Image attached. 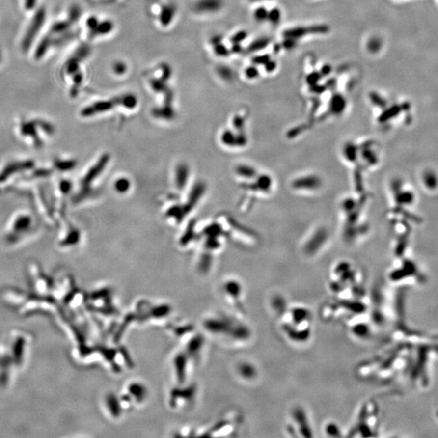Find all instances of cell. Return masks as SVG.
Masks as SVG:
<instances>
[{
    "label": "cell",
    "mask_w": 438,
    "mask_h": 438,
    "mask_svg": "<svg viewBox=\"0 0 438 438\" xmlns=\"http://www.w3.org/2000/svg\"><path fill=\"white\" fill-rule=\"evenodd\" d=\"M275 315L279 332L287 342L301 347L312 340L314 316L308 307L301 303H287Z\"/></svg>",
    "instance_id": "obj_1"
},
{
    "label": "cell",
    "mask_w": 438,
    "mask_h": 438,
    "mask_svg": "<svg viewBox=\"0 0 438 438\" xmlns=\"http://www.w3.org/2000/svg\"><path fill=\"white\" fill-rule=\"evenodd\" d=\"M328 291L336 298H362L368 296L364 280L356 269L348 263H340L332 270Z\"/></svg>",
    "instance_id": "obj_2"
},
{
    "label": "cell",
    "mask_w": 438,
    "mask_h": 438,
    "mask_svg": "<svg viewBox=\"0 0 438 438\" xmlns=\"http://www.w3.org/2000/svg\"><path fill=\"white\" fill-rule=\"evenodd\" d=\"M369 311V298H336L325 303L321 308V317L326 322L343 320L346 322L352 317Z\"/></svg>",
    "instance_id": "obj_3"
},
{
    "label": "cell",
    "mask_w": 438,
    "mask_h": 438,
    "mask_svg": "<svg viewBox=\"0 0 438 438\" xmlns=\"http://www.w3.org/2000/svg\"><path fill=\"white\" fill-rule=\"evenodd\" d=\"M19 139L32 149H41L55 135V127L43 119H22L17 126Z\"/></svg>",
    "instance_id": "obj_4"
},
{
    "label": "cell",
    "mask_w": 438,
    "mask_h": 438,
    "mask_svg": "<svg viewBox=\"0 0 438 438\" xmlns=\"http://www.w3.org/2000/svg\"><path fill=\"white\" fill-rule=\"evenodd\" d=\"M37 230L38 225L33 215L26 210H21L9 219L4 230L3 240L8 245H18L33 237Z\"/></svg>",
    "instance_id": "obj_5"
},
{
    "label": "cell",
    "mask_w": 438,
    "mask_h": 438,
    "mask_svg": "<svg viewBox=\"0 0 438 438\" xmlns=\"http://www.w3.org/2000/svg\"><path fill=\"white\" fill-rule=\"evenodd\" d=\"M378 429V404L369 399L360 406L356 417L346 437L369 438L375 437Z\"/></svg>",
    "instance_id": "obj_6"
},
{
    "label": "cell",
    "mask_w": 438,
    "mask_h": 438,
    "mask_svg": "<svg viewBox=\"0 0 438 438\" xmlns=\"http://www.w3.org/2000/svg\"><path fill=\"white\" fill-rule=\"evenodd\" d=\"M32 159H16L7 162L0 167V193L13 184H18L35 167Z\"/></svg>",
    "instance_id": "obj_7"
},
{
    "label": "cell",
    "mask_w": 438,
    "mask_h": 438,
    "mask_svg": "<svg viewBox=\"0 0 438 438\" xmlns=\"http://www.w3.org/2000/svg\"><path fill=\"white\" fill-rule=\"evenodd\" d=\"M285 433L292 438H314L312 419L303 406H294L285 423Z\"/></svg>",
    "instance_id": "obj_8"
},
{
    "label": "cell",
    "mask_w": 438,
    "mask_h": 438,
    "mask_svg": "<svg viewBox=\"0 0 438 438\" xmlns=\"http://www.w3.org/2000/svg\"><path fill=\"white\" fill-rule=\"evenodd\" d=\"M224 296L233 307L236 316L244 318L246 315L245 306V291L241 282L236 279L226 280L222 287Z\"/></svg>",
    "instance_id": "obj_9"
},
{
    "label": "cell",
    "mask_w": 438,
    "mask_h": 438,
    "mask_svg": "<svg viewBox=\"0 0 438 438\" xmlns=\"http://www.w3.org/2000/svg\"><path fill=\"white\" fill-rule=\"evenodd\" d=\"M44 20L45 11L43 9H40L36 13L34 17H33L32 23H31L30 26L28 27V31H27L25 37H24L23 42H22V47H23L24 51H28V48L32 44V42H33V40L35 39L37 33L39 32L40 28H42Z\"/></svg>",
    "instance_id": "obj_10"
},
{
    "label": "cell",
    "mask_w": 438,
    "mask_h": 438,
    "mask_svg": "<svg viewBox=\"0 0 438 438\" xmlns=\"http://www.w3.org/2000/svg\"><path fill=\"white\" fill-rule=\"evenodd\" d=\"M237 373L241 379L249 383L257 380L260 376V370L257 366L250 361L241 362L238 364Z\"/></svg>",
    "instance_id": "obj_11"
},
{
    "label": "cell",
    "mask_w": 438,
    "mask_h": 438,
    "mask_svg": "<svg viewBox=\"0 0 438 438\" xmlns=\"http://www.w3.org/2000/svg\"><path fill=\"white\" fill-rule=\"evenodd\" d=\"M220 6V0H198L194 8L201 13H209L217 11Z\"/></svg>",
    "instance_id": "obj_12"
},
{
    "label": "cell",
    "mask_w": 438,
    "mask_h": 438,
    "mask_svg": "<svg viewBox=\"0 0 438 438\" xmlns=\"http://www.w3.org/2000/svg\"><path fill=\"white\" fill-rule=\"evenodd\" d=\"M323 433L326 436L329 438H342L345 436L340 426L333 421H328L325 424L323 427Z\"/></svg>",
    "instance_id": "obj_13"
},
{
    "label": "cell",
    "mask_w": 438,
    "mask_h": 438,
    "mask_svg": "<svg viewBox=\"0 0 438 438\" xmlns=\"http://www.w3.org/2000/svg\"><path fill=\"white\" fill-rule=\"evenodd\" d=\"M50 42H50V40L48 38H45L44 40H42V42H41V44L37 47V52H36V57L37 58L42 57L45 52H47V48L49 47Z\"/></svg>",
    "instance_id": "obj_14"
},
{
    "label": "cell",
    "mask_w": 438,
    "mask_h": 438,
    "mask_svg": "<svg viewBox=\"0 0 438 438\" xmlns=\"http://www.w3.org/2000/svg\"><path fill=\"white\" fill-rule=\"evenodd\" d=\"M64 28H66V25H64V24H56V25H55L54 27H53V32L58 33V32L64 30Z\"/></svg>",
    "instance_id": "obj_15"
},
{
    "label": "cell",
    "mask_w": 438,
    "mask_h": 438,
    "mask_svg": "<svg viewBox=\"0 0 438 438\" xmlns=\"http://www.w3.org/2000/svg\"><path fill=\"white\" fill-rule=\"evenodd\" d=\"M37 0H26V7L28 10L32 9L35 7Z\"/></svg>",
    "instance_id": "obj_16"
}]
</instances>
